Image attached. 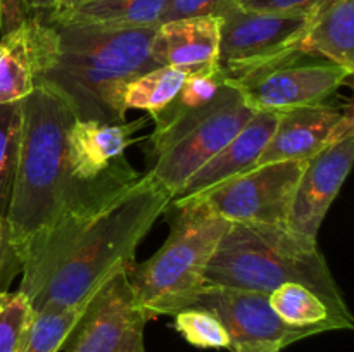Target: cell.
Wrapping results in <instances>:
<instances>
[{"mask_svg": "<svg viewBox=\"0 0 354 352\" xmlns=\"http://www.w3.org/2000/svg\"><path fill=\"white\" fill-rule=\"evenodd\" d=\"M169 200L171 195L151 173H138L121 159L24 261L19 292L35 314L80 306L107 280L128 271L138 244Z\"/></svg>", "mask_w": 354, "mask_h": 352, "instance_id": "obj_1", "label": "cell"}, {"mask_svg": "<svg viewBox=\"0 0 354 352\" xmlns=\"http://www.w3.org/2000/svg\"><path fill=\"white\" fill-rule=\"evenodd\" d=\"M76 119L68 100L47 83H38L23 100L19 159L7 207L12 242L23 264L48 230L118 166L92 183L73 178L68 135Z\"/></svg>", "mask_w": 354, "mask_h": 352, "instance_id": "obj_2", "label": "cell"}, {"mask_svg": "<svg viewBox=\"0 0 354 352\" xmlns=\"http://www.w3.org/2000/svg\"><path fill=\"white\" fill-rule=\"evenodd\" d=\"M54 47L38 83H47L69 102L80 121L124 123V90L137 76L158 68L151 43L156 28L113 30L45 21Z\"/></svg>", "mask_w": 354, "mask_h": 352, "instance_id": "obj_3", "label": "cell"}, {"mask_svg": "<svg viewBox=\"0 0 354 352\" xmlns=\"http://www.w3.org/2000/svg\"><path fill=\"white\" fill-rule=\"evenodd\" d=\"M206 285L272 293L286 283H299L354 324L317 238L287 224H230L204 273Z\"/></svg>", "mask_w": 354, "mask_h": 352, "instance_id": "obj_4", "label": "cell"}, {"mask_svg": "<svg viewBox=\"0 0 354 352\" xmlns=\"http://www.w3.org/2000/svg\"><path fill=\"white\" fill-rule=\"evenodd\" d=\"M169 235L165 245L127 271L131 292L149 321L175 316L194 306L206 286L204 273L230 223L201 200L171 202L165 209Z\"/></svg>", "mask_w": 354, "mask_h": 352, "instance_id": "obj_5", "label": "cell"}, {"mask_svg": "<svg viewBox=\"0 0 354 352\" xmlns=\"http://www.w3.org/2000/svg\"><path fill=\"white\" fill-rule=\"evenodd\" d=\"M254 110L241 90L225 83L206 106L171 116H156L147 171L173 197L187 179L248 124Z\"/></svg>", "mask_w": 354, "mask_h": 352, "instance_id": "obj_6", "label": "cell"}, {"mask_svg": "<svg viewBox=\"0 0 354 352\" xmlns=\"http://www.w3.org/2000/svg\"><path fill=\"white\" fill-rule=\"evenodd\" d=\"M311 17L230 7L220 16L218 68L228 83L237 85L287 64L290 47Z\"/></svg>", "mask_w": 354, "mask_h": 352, "instance_id": "obj_7", "label": "cell"}, {"mask_svg": "<svg viewBox=\"0 0 354 352\" xmlns=\"http://www.w3.org/2000/svg\"><path fill=\"white\" fill-rule=\"evenodd\" d=\"M306 162L254 166L192 200L204 202L211 213L230 224H287Z\"/></svg>", "mask_w": 354, "mask_h": 352, "instance_id": "obj_8", "label": "cell"}, {"mask_svg": "<svg viewBox=\"0 0 354 352\" xmlns=\"http://www.w3.org/2000/svg\"><path fill=\"white\" fill-rule=\"evenodd\" d=\"M194 306L209 309L227 330L230 352H273L313 335L334 331L328 324L292 326L277 316L268 293L206 285Z\"/></svg>", "mask_w": 354, "mask_h": 352, "instance_id": "obj_9", "label": "cell"}, {"mask_svg": "<svg viewBox=\"0 0 354 352\" xmlns=\"http://www.w3.org/2000/svg\"><path fill=\"white\" fill-rule=\"evenodd\" d=\"M149 317L135 300L127 271L107 280L92 295L64 342V352H147Z\"/></svg>", "mask_w": 354, "mask_h": 352, "instance_id": "obj_10", "label": "cell"}, {"mask_svg": "<svg viewBox=\"0 0 354 352\" xmlns=\"http://www.w3.org/2000/svg\"><path fill=\"white\" fill-rule=\"evenodd\" d=\"M301 61L287 62L234 86L254 113L282 114L328 102L353 76L328 61Z\"/></svg>", "mask_w": 354, "mask_h": 352, "instance_id": "obj_11", "label": "cell"}, {"mask_svg": "<svg viewBox=\"0 0 354 352\" xmlns=\"http://www.w3.org/2000/svg\"><path fill=\"white\" fill-rule=\"evenodd\" d=\"M354 131L353 107L334 104L282 113L256 166L282 161H310Z\"/></svg>", "mask_w": 354, "mask_h": 352, "instance_id": "obj_12", "label": "cell"}, {"mask_svg": "<svg viewBox=\"0 0 354 352\" xmlns=\"http://www.w3.org/2000/svg\"><path fill=\"white\" fill-rule=\"evenodd\" d=\"M354 159V131L306 162L297 183L287 226L317 238L332 202L341 192Z\"/></svg>", "mask_w": 354, "mask_h": 352, "instance_id": "obj_13", "label": "cell"}, {"mask_svg": "<svg viewBox=\"0 0 354 352\" xmlns=\"http://www.w3.org/2000/svg\"><path fill=\"white\" fill-rule=\"evenodd\" d=\"M54 47V30L45 21L26 17L0 38V104L21 102L38 85Z\"/></svg>", "mask_w": 354, "mask_h": 352, "instance_id": "obj_14", "label": "cell"}, {"mask_svg": "<svg viewBox=\"0 0 354 352\" xmlns=\"http://www.w3.org/2000/svg\"><path fill=\"white\" fill-rule=\"evenodd\" d=\"M280 114L254 113L244 128L213 159L197 169L171 202H185L204 195L214 186L254 168L268 145Z\"/></svg>", "mask_w": 354, "mask_h": 352, "instance_id": "obj_15", "label": "cell"}, {"mask_svg": "<svg viewBox=\"0 0 354 352\" xmlns=\"http://www.w3.org/2000/svg\"><path fill=\"white\" fill-rule=\"evenodd\" d=\"M145 124L147 117L131 123L76 119L68 135V161L73 178L92 183L106 176L124 157L127 147L135 141L133 135Z\"/></svg>", "mask_w": 354, "mask_h": 352, "instance_id": "obj_16", "label": "cell"}, {"mask_svg": "<svg viewBox=\"0 0 354 352\" xmlns=\"http://www.w3.org/2000/svg\"><path fill=\"white\" fill-rule=\"evenodd\" d=\"M220 17L176 19L156 28L151 43L152 59L159 66H173L187 72L218 68Z\"/></svg>", "mask_w": 354, "mask_h": 352, "instance_id": "obj_17", "label": "cell"}, {"mask_svg": "<svg viewBox=\"0 0 354 352\" xmlns=\"http://www.w3.org/2000/svg\"><path fill=\"white\" fill-rule=\"evenodd\" d=\"M320 59L354 72V0H330L290 47L289 62Z\"/></svg>", "mask_w": 354, "mask_h": 352, "instance_id": "obj_18", "label": "cell"}, {"mask_svg": "<svg viewBox=\"0 0 354 352\" xmlns=\"http://www.w3.org/2000/svg\"><path fill=\"white\" fill-rule=\"evenodd\" d=\"M166 0H90L47 21L90 24L113 30L154 28L161 23Z\"/></svg>", "mask_w": 354, "mask_h": 352, "instance_id": "obj_19", "label": "cell"}, {"mask_svg": "<svg viewBox=\"0 0 354 352\" xmlns=\"http://www.w3.org/2000/svg\"><path fill=\"white\" fill-rule=\"evenodd\" d=\"M270 306L280 320L292 326L328 324L332 330H353L354 324L339 317L322 297L299 283H286L268 295Z\"/></svg>", "mask_w": 354, "mask_h": 352, "instance_id": "obj_20", "label": "cell"}, {"mask_svg": "<svg viewBox=\"0 0 354 352\" xmlns=\"http://www.w3.org/2000/svg\"><path fill=\"white\" fill-rule=\"evenodd\" d=\"M187 71L173 66H158L144 75L137 76L133 81L128 83L124 90V107L128 109L147 110L156 114L168 107L178 95Z\"/></svg>", "mask_w": 354, "mask_h": 352, "instance_id": "obj_21", "label": "cell"}, {"mask_svg": "<svg viewBox=\"0 0 354 352\" xmlns=\"http://www.w3.org/2000/svg\"><path fill=\"white\" fill-rule=\"evenodd\" d=\"M23 100L0 104V213L7 216L21 148Z\"/></svg>", "mask_w": 354, "mask_h": 352, "instance_id": "obj_22", "label": "cell"}, {"mask_svg": "<svg viewBox=\"0 0 354 352\" xmlns=\"http://www.w3.org/2000/svg\"><path fill=\"white\" fill-rule=\"evenodd\" d=\"M92 299V297H90ZM90 300L80 306L61 311H45L35 314L30 333L21 352H59L64 347L66 338L73 331L75 324L82 317L83 311Z\"/></svg>", "mask_w": 354, "mask_h": 352, "instance_id": "obj_23", "label": "cell"}, {"mask_svg": "<svg viewBox=\"0 0 354 352\" xmlns=\"http://www.w3.org/2000/svg\"><path fill=\"white\" fill-rule=\"evenodd\" d=\"M175 330L197 349H227L230 338L221 321L209 309L189 306L175 314Z\"/></svg>", "mask_w": 354, "mask_h": 352, "instance_id": "obj_24", "label": "cell"}, {"mask_svg": "<svg viewBox=\"0 0 354 352\" xmlns=\"http://www.w3.org/2000/svg\"><path fill=\"white\" fill-rule=\"evenodd\" d=\"M35 311L24 293L2 292L0 297V352H21L30 333Z\"/></svg>", "mask_w": 354, "mask_h": 352, "instance_id": "obj_25", "label": "cell"}, {"mask_svg": "<svg viewBox=\"0 0 354 352\" xmlns=\"http://www.w3.org/2000/svg\"><path fill=\"white\" fill-rule=\"evenodd\" d=\"M225 83H227V78L220 71V68L199 69V71L189 72L173 102L162 110H159V113L152 114L151 117L171 116V114L199 109V107L209 104L218 95V92H220Z\"/></svg>", "mask_w": 354, "mask_h": 352, "instance_id": "obj_26", "label": "cell"}, {"mask_svg": "<svg viewBox=\"0 0 354 352\" xmlns=\"http://www.w3.org/2000/svg\"><path fill=\"white\" fill-rule=\"evenodd\" d=\"M234 6H237V0H166L159 24L189 17H220Z\"/></svg>", "mask_w": 354, "mask_h": 352, "instance_id": "obj_27", "label": "cell"}, {"mask_svg": "<svg viewBox=\"0 0 354 352\" xmlns=\"http://www.w3.org/2000/svg\"><path fill=\"white\" fill-rule=\"evenodd\" d=\"M330 0H237V6L259 12L292 14V16H315Z\"/></svg>", "mask_w": 354, "mask_h": 352, "instance_id": "obj_28", "label": "cell"}, {"mask_svg": "<svg viewBox=\"0 0 354 352\" xmlns=\"http://www.w3.org/2000/svg\"><path fill=\"white\" fill-rule=\"evenodd\" d=\"M21 271H23V259L17 254L12 242L7 216L0 213V292H7L9 283Z\"/></svg>", "mask_w": 354, "mask_h": 352, "instance_id": "obj_29", "label": "cell"}, {"mask_svg": "<svg viewBox=\"0 0 354 352\" xmlns=\"http://www.w3.org/2000/svg\"><path fill=\"white\" fill-rule=\"evenodd\" d=\"M26 19L23 0H0V33L16 30Z\"/></svg>", "mask_w": 354, "mask_h": 352, "instance_id": "obj_30", "label": "cell"}, {"mask_svg": "<svg viewBox=\"0 0 354 352\" xmlns=\"http://www.w3.org/2000/svg\"><path fill=\"white\" fill-rule=\"evenodd\" d=\"M59 0H23L26 17H37L40 21H47L57 9Z\"/></svg>", "mask_w": 354, "mask_h": 352, "instance_id": "obj_31", "label": "cell"}, {"mask_svg": "<svg viewBox=\"0 0 354 352\" xmlns=\"http://www.w3.org/2000/svg\"><path fill=\"white\" fill-rule=\"evenodd\" d=\"M86 2H90V0H59L57 9H55V12L52 14V16H57V14L68 12V10L76 9V7L83 6V3H86Z\"/></svg>", "mask_w": 354, "mask_h": 352, "instance_id": "obj_32", "label": "cell"}, {"mask_svg": "<svg viewBox=\"0 0 354 352\" xmlns=\"http://www.w3.org/2000/svg\"><path fill=\"white\" fill-rule=\"evenodd\" d=\"M273 352H282V351H273Z\"/></svg>", "mask_w": 354, "mask_h": 352, "instance_id": "obj_33", "label": "cell"}]
</instances>
